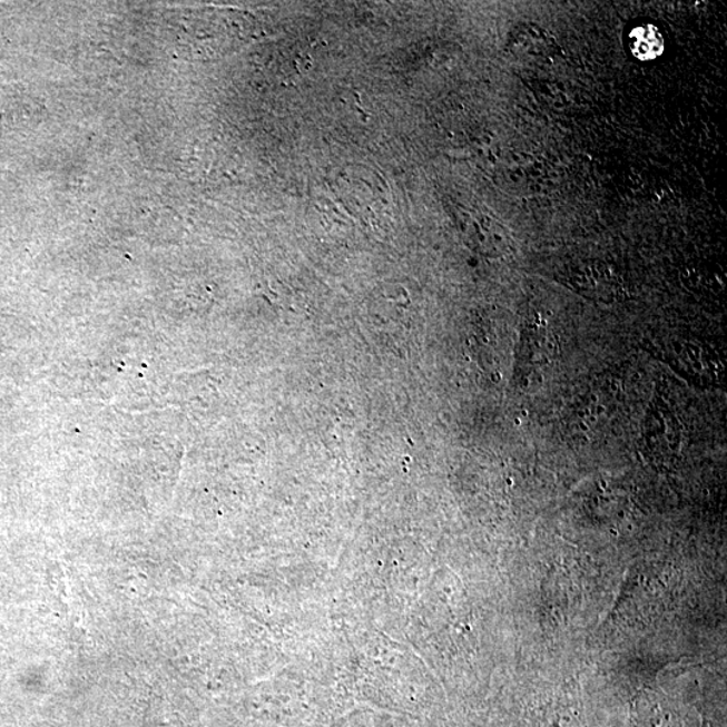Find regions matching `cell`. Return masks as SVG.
I'll return each instance as SVG.
<instances>
[{"mask_svg":"<svg viewBox=\"0 0 727 727\" xmlns=\"http://www.w3.org/2000/svg\"><path fill=\"white\" fill-rule=\"evenodd\" d=\"M507 49L521 66L531 69L550 68L562 53L557 38L533 23L514 26L508 37Z\"/></svg>","mask_w":727,"mask_h":727,"instance_id":"1","label":"cell"},{"mask_svg":"<svg viewBox=\"0 0 727 727\" xmlns=\"http://www.w3.org/2000/svg\"><path fill=\"white\" fill-rule=\"evenodd\" d=\"M568 276L570 287L590 299L613 302L626 294L621 276L601 262H582Z\"/></svg>","mask_w":727,"mask_h":727,"instance_id":"2","label":"cell"},{"mask_svg":"<svg viewBox=\"0 0 727 727\" xmlns=\"http://www.w3.org/2000/svg\"><path fill=\"white\" fill-rule=\"evenodd\" d=\"M628 45L637 60L652 61L665 50V38L654 24H641L630 31Z\"/></svg>","mask_w":727,"mask_h":727,"instance_id":"3","label":"cell"}]
</instances>
